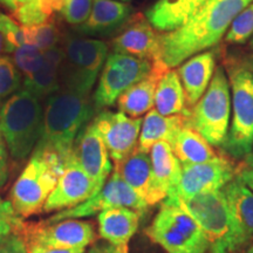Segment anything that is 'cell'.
Returning a JSON list of instances; mask_svg holds the SVG:
<instances>
[{
	"instance_id": "cell-1",
	"label": "cell",
	"mask_w": 253,
	"mask_h": 253,
	"mask_svg": "<svg viewBox=\"0 0 253 253\" xmlns=\"http://www.w3.org/2000/svg\"><path fill=\"white\" fill-rule=\"evenodd\" d=\"M253 0H216L203 6L184 25L161 33L163 62L169 69L216 46L235 18Z\"/></svg>"
},
{
	"instance_id": "cell-2",
	"label": "cell",
	"mask_w": 253,
	"mask_h": 253,
	"mask_svg": "<svg viewBox=\"0 0 253 253\" xmlns=\"http://www.w3.org/2000/svg\"><path fill=\"white\" fill-rule=\"evenodd\" d=\"M94 112L90 95L60 88L47 97L42 134L34 149L53 151L65 161L74 150L78 135L93 118Z\"/></svg>"
},
{
	"instance_id": "cell-3",
	"label": "cell",
	"mask_w": 253,
	"mask_h": 253,
	"mask_svg": "<svg viewBox=\"0 0 253 253\" xmlns=\"http://www.w3.org/2000/svg\"><path fill=\"white\" fill-rule=\"evenodd\" d=\"M43 109L41 101L21 88L0 107V134L12 158L26 160L42 134Z\"/></svg>"
},
{
	"instance_id": "cell-4",
	"label": "cell",
	"mask_w": 253,
	"mask_h": 253,
	"mask_svg": "<svg viewBox=\"0 0 253 253\" xmlns=\"http://www.w3.org/2000/svg\"><path fill=\"white\" fill-rule=\"evenodd\" d=\"M162 203L177 205L197 221L208 240V253H238L242 250L221 190L186 199L167 196Z\"/></svg>"
},
{
	"instance_id": "cell-5",
	"label": "cell",
	"mask_w": 253,
	"mask_h": 253,
	"mask_svg": "<svg viewBox=\"0 0 253 253\" xmlns=\"http://www.w3.org/2000/svg\"><path fill=\"white\" fill-rule=\"evenodd\" d=\"M63 164V158L53 151L33 150L9 196V202L19 216L27 218L43 212L47 199L61 175Z\"/></svg>"
},
{
	"instance_id": "cell-6",
	"label": "cell",
	"mask_w": 253,
	"mask_h": 253,
	"mask_svg": "<svg viewBox=\"0 0 253 253\" xmlns=\"http://www.w3.org/2000/svg\"><path fill=\"white\" fill-rule=\"evenodd\" d=\"M60 86L79 94L90 95L108 58L109 47L99 39L63 34Z\"/></svg>"
},
{
	"instance_id": "cell-7",
	"label": "cell",
	"mask_w": 253,
	"mask_h": 253,
	"mask_svg": "<svg viewBox=\"0 0 253 253\" xmlns=\"http://www.w3.org/2000/svg\"><path fill=\"white\" fill-rule=\"evenodd\" d=\"M231 121L230 82L223 67H217L209 88L192 108H186L185 126L198 132L212 147L221 148Z\"/></svg>"
},
{
	"instance_id": "cell-8",
	"label": "cell",
	"mask_w": 253,
	"mask_h": 253,
	"mask_svg": "<svg viewBox=\"0 0 253 253\" xmlns=\"http://www.w3.org/2000/svg\"><path fill=\"white\" fill-rule=\"evenodd\" d=\"M227 71L232 118L220 149L230 157L244 160L253 153V74L240 66H233Z\"/></svg>"
},
{
	"instance_id": "cell-9",
	"label": "cell",
	"mask_w": 253,
	"mask_h": 253,
	"mask_svg": "<svg viewBox=\"0 0 253 253\" xmlns=\"http://www.w3.org/2000/svg\"><path fill=\"white\" fill-rule=\"evenodd\" d=\"M145 233L167 253L209 252L208 240L197 221L177 205L162 203Z\"/></svg>"
},
{
	"instance_id": "cell-10",
	"label": "cell",
	"mask_w": 253,
	"mask_h": 253,
	"mask_svg": "<svg viewBox=\"0 0 253 253\" xmlns=\"http://www.w3.org/2000/svg\"><path fill=\"white\" fill-rule=\"evenodd\" d=\"M151 69L153 65L147 60L115 52L108 54L93 95L95 112H102L118 102L126 90L149 77Z\"/></svg>"
},
{
	"instance_id": "cell-11",
	"label": "cell",
	"mask_w": 253,
	"mask_h": 253,
	"mask_svg": "<svg viewBox=\"0 0 253 253\" xmlns=\"http://www.w3.org/2000/svg\"><path fill=\"white\" fill-rule=\"evenodd\" d=\"M113 208L131 209L140 213L142 217L147 213L148 208H149L144 199L136 194L134 190L123 181L119 172L114 169L108 181L96 195L87 199L84 203L79 204L78 207L59 211L58 213L53 214L52 217L43 221L55 223V221L65 219H79V218L94 216Z\"/></svg>"
},
{
	"instance_id": "cell-12",
	"label": "cell",
	"mask_w": 253,
	"mask_h": 253,
	"mask_svg": "<svg viewBox=\"0 0 253 253\" xmlns=\"http://www.w3.org/2000/svg\"><path fill=\"white\" fill-rule=\"evenodd\" d=\"M113 52L147 60L155 72L169 71L162 59L161 33L151 26L143 14H132L112 41Z\"/></svg>"
},
{
	"instance_id": "cell-13",
	"label": "cell",
	"mask_w": 253,
	"mask_h": 253,
	"mask_svg": "<svg viewBox=\"0 0 253 253\" xmlns=\"http://www.w3.org/2000/svg\"><path fill=\"white\" fill-rule=\"evenodd\" d=\"M27 245L38 244L52 249H84L95 240L94 227L89 221L65 219L55 223L27 224L20 230Z\"/></svg>"
},
{
	"instance_id": "cell-14",
	"label": "cell",
	"mask_w": 253,
	"mask_h": 253,
	"mask_svg": "<svg viewBox=\"0 0 253 253\" xmlns=\"http://www.w3.org/2000/svg\"><path fill=\"white\" fill-rule=\"evenodd\" d=\"M238 168L224 157L198 164H184L179 181L168 196L186 199L221 190L238 173Z\"/></svg>"
},
{
	"instance_id": "cell-15",
	"label": "cell",
	"mask_w": 253,
	"mask_h": 253,
	"mask_svg": "<svg viewBox=\"0 0 253 253\" xmlns=\"http://www.w3.org/2000/svg\"><path fill=\"white\" fill-rule=\"evenodd\" d=\"M106 144L114 166L121 163L138 145L142 119L129 118L121 112L102 110L91 121Z\"/></svg>"
},
{
	"instance_id": "cell-16",
	"label": "cell",
	"mask_w": 253,
	"mask_h": 253,
	"mask_svg": "<svg viewBox=\"0 0 253 253\" xmlns=\"http://www.w3.org/2000/svg\"><path fill=\"white\" fill-rule=\"evenodd\" d=\"M94 182L80 166L74 150L65 160L54 190L47 199L43 212L62 211L78 207L97 194Z\"/></svg>"
},
{
	"instance_id": "cell-17",
	"label": "cell",
	"mask_w": 253,
	"mask_h": 253,
	"mask_svg": "<svg viewBox=\"0 0 253 253\" xmlns=\"http://www.w3.org/2000/svg\"><path fill=\"white\" fill-rule=\"evenodd\" d=\"M74 154L80 166L94 182L97 191H100L112 175L114 166L106 144L93 122L88 123L78 135Z\"/></svg>"
},
{
	"instance_id": "cell-18",
	"label": "cell",
	"mask_w": 253,
	"mask_h": 253,
	"mask_svg": "<svg viewBox=\"0 0 253 253\" xmlns=\"http://www.w3.org/2000/svg\"><path fill=\"white\" fill-rule=\"evenodd\" d=\"M131 5L118 0H93L89 17L77 28L84 37H107L119 33L132 15Z\"/></svg>"
},
{
	"instance_id": "cell-19",
	"label": "cell",
	"mask_w": 253,
	"mask_h": 253,
	"mask_svg": "<svg viewBox=\"0 0 253 253\" xmlns=\"http://www.w3.org/2000/svg\"><path fill=\"white\" fill-rule=\"evenodd\" d=\"M153 169L150 207L162 203L168 194L175 189L182 172V164L168 142H157L149 151Z\"/></svg>"
},
{
	"instance_id": "cell-20",
	"label": "cell",
	"mask_w": 253,
	"mask_h": 253,
	"mask_svg": "<svg viewBox=\"0 0 253 253\" xmlns=\"http://www.w3.org/2000/svg\"><path fill=\"white\" fill-rule=\"evenodd\" d=\"M221 191L243 249L253 243V191L237 176Z\"/></svg>"
},
{
	"instance_id": "cell-21",
	"label": "cell",
	"mask_w": 253,
	"mask_h": 253,
	"mask_svg": "<svg viewBox=\"0 0 253 253\" xmlns=\"http://www.w3.org/2000/svg\"><path fill=\"white\" fill-rule=\"evenodd\" d=\"M214 71L216 60L210 50L191 56L179 66L177 74L184 90L186 108H192L201 100L212 80Z\"/></svg>"
},
{
	"instance_id": "cell-22",
	"label": "cell",
	"mask_w": 253,
	"mask_h": 253,
	"mask_svg": "<svg viewBox=\"0 0 253 253\" xmlns=\"http://www.w3.org/2000/svg\"><path fill=\"white\" fill-rule=\"evenodd\" d=\"M210 0H157L145 12L155 30L167 33L181 27Z\"/></svg>"
},
{
	"instance_id": "cell-23",
	"label": "cell",
	"mask_w": 253,
	"mask_h": 253,
	"mask_svg": "<svg viewBox=\"0 0 253 253\" xmlns=\"http://www.w3.org/2000/svg\"><path fill=\"white\" fill-rule=\"evenodd\" d=\"M141 214L128 208H113L97 216L99 235L113 245L126 246L140 225Z\"/></svg>"
},
{
	"instance_id": "cell-24",
	"label": "cell",
	"mask_w": 253,
	"mask_h": 253,
	"mask_svg": "<svg viewBox=\"0 0 253 253\" xmlns=\"http://www.w3.org/2000/svg\"><path fill=\"white\" fill-rule=\"evenodd\" d=\"M62 62L61 45L43 52L41 66L30 77L24 78L23 89L30 91L40 101L58 91L60 86V69Z\"/></svg>"
},
{
	"instance_id": "cell-25",
	"label": "cell",
	"mask_w": 253,
	"mask_h": 253,
	"mask_svg": "<svg viewBox=\"0 0 253 253\" xmlns=\"http://www.w3.org/2000/svg\"><path fill=\"white\" fill-rule=\"evenodd\" d=\"M114 170L118 171L123 181L149 205L153 188V169L149 153L140 149L137 145V148L121 163L114 166Z\"/></svg>"
},
{
	"instance_id": "cell-26",
	"label": "cell",
	"mask_w": 253,
	"mask_h": 253,
	"mask_svg": "<svg viewBox=\"0 0 253 253\" xmlns=\"http://www.w3.org/2000/svg\"><path fill=\"white\" fill-rule=\"evenodd\" d=\"M186 109L182 114L164 116L151 109L142 120V126L138 138V148L149 153L151 147L157 142L171 143L177 132L185 126Z\"/></svg>"
},
{
	"instance_id": "cell-27",
	"label": "cell",
	"mask_w": 253,
	"mask_h": 253,
	"mask_svg": "<svg viewBox=\"0 0 253 253\" xmlns=\"http://www.w3.org/2000/svg\"><path fill=\"white\" fill-rule=\"evenodd\" d=\"M163 75L151 69L149 77L137 82L126 90L118 100L119 112L129 118L138 119L149 113L155 106V93L160 79Z\"/></svg>"
},
{
	"instance_id": "cell-28",
	"label": "cell",
	"mask_w": 253,
	"mask_h": 253,
	"mask_svg": "<svg viewBox=\"0 0 253 253\" xmlns=\"http://www.w3.org/2000/svg\"><path fill=\"white\" fill-rule=\"evenodd\" d=\"M170 145L182 166L209 162L219 157L212 145L188 126L177 132Z\"/></svg>"
},
{
	"instance_id": "cell-29",
	"label": "cell",
	"mask_w": 253,
	"mask_h": 253,
	"mask_svg": "<svg viewBox=\"0 0 253 253\" xmlns=\"http://www.w3.org/2000/svg\"><path fill=\"white\" fill-rule=\"evenodd\" d=\"M155 107L156 112L164 116L178 115L186 109L184 90L175 69H169L158 81Z\"/></svg>"
},
{
	"instance_id": "cell-30",
	"label": "cell",
	"mask_w": 253,
	"mask_h": 253,
	"mask_svg": "<svg viewBox=\"0 0 253 253\" xmlns=\"http://www.w3.org/2000/svg\"><path fill=\"white\" fill-rule=\"evenodd\" d=\"M23 28L26 45L36 46L42 52L58 47L62 42L63 34L53 19L36 26H23Z\"/></svg>"
},
{
	"instance_id": "cell-31",
	"label": "cell",
	"mask_w": 253,
	"mask_h": 253,
	"mask_svg": "<svg viewBox=\"0 0 253 253\" xmlns=\"http://www.w3.org/2000/svg\"><path fill=\"white\" fill-rule=\"evenodd\" d=\"M23 74L9 55L0 54V103L23 87Z\"/></svg>"
},
{
	"instance_id": "cell-32",
	"label": "cell",
	"mask_w": 253,
	"mask_h": 253,
	"mask_svg": "<svg viewBox=\"0 0 253 253\" xmlns=\"http://www.w3.org/2000/svg\"><path fill=\"white\" fill-rule=\"evenodd\" d=\"M253 37V1L235 18L225 36V41L232 45H244Z\"/></svg>"
},
{
	"instance_id": "cell-33",
	"label": "cell",
	"mask_w": 253,
	"mask_h": 253,
	"mask_svg": "<svg viewBox=\"0 0 253 253\" xmlns=\"http://www.w3.org/2000/svg\"><path fill=\"white\" fill-rule=\"evenodd\" d=\"M12 59L24 78H26L40 67L43 59V52L33 45H24L14 50Z\"/></svg>"
},
{
	"instance_id": "cell-34",
	"label": "cell",
	"mask_w": 253,
	"mask_h": 253,
	"mask_svg": "<svg viewBox=\"0 0 253 253\" xmlns=\"http://www.w3.org/2000/svg\"><path fill=\"white\" fill-rule=\"evenodd\" d=\"M91 6L93 0H65L61 14L69 25L78 27L89 17Z\"/></svg>"
},
{
	"instance_id": "cell-35",
	"label": "cell",
	"mask_w": 253,
	"mask_h": 253,
	"mask_svg": "<svg viewBox=\"0 0 253 253\" xmlns=\"http://www.w3.org/2000/svg\"><path fill=\"white\" fill-rule=\"evenodd\" d=\"M0 34L13 52L18 47L26 45L23 26L14 18L4 13H0Z\"/></svg>"
},
{
	"instance_id": "cell-36",
	"label": "cell",
	"mask_w": 253,
	"mask_h": 253,
	"mask_svg": "<svg viewBox=\"0 0 253 253\" xmlns=\"http://www.w3.org/2000/svg\"><path fill=\"white\" fill-rule=\"evenodd\" d=\"M24 221L15 212L11 202L5 201L0 196V239L13 232H20Z\"/></svg>"
},
{
	"instance_id": "cell-37",
	"label": "cell",
	"mask_w": 253,
	"mask_h": 253,
	"mask_svg": "<svg viewBox=\"0 0 253 253\" xmlns=\"http://www.w3.org/2000/svg\"><path fill=\"white\" fill-rule=\"evenodd\" d=\"M0 253H28L24 237L19 232H13L0 239Z\"/></svg>"
},
{
	"instance_id": "cell-38",
	"label": "cell",
	"mask_w": 253,
	"mask_h": 253,
	"mask_svg": "<svg viewBox=\"0 0 253 253\" xmlns=\"http://www.w3.org/2000/svg\"><path fill=\"white\" fill-rule=\"evenodd\" d=\"M9 166H8V149L4 138L0 134V186L5 185L8 179Z\"/></svg>"
},
{
	"instance_id": "cell-39",
	"label": "cell",
	"mask_w": 253,
	"mask_h": 253,
	"mask_svg": "<svg viewBox=\"0 0 253 253\" xmlns=\"http://www.w3.org/2000/svg\"><path fill=\"white\" fill-rule=\"evenodd\" d=\"M38 5L47 19H53L55 12H61L65 0H37Z\"/></svg>"
},
{
	"instance_id": "cell-40",
	"label": "cell",
	"mask_w": 253,
	"mask_h": 253,
	"mask_svg": "<svg viewBox=\"0 0 253 253\" xmlns=\"http://www.w3.org/2000/svg\"><path fill=\"white\" fill-rule=\"evenodd\" d=\"M88 253H129L128 245L118 246L110 243H95Z\"/></svg>"
},
{
	"instance_id": "cell-41",
	"label": "cell",
	"mask_w": 253,
	"mask_h": 253,
	"mask_svg": "<svg viewBox=\"0 0 253 253\" xmlns=\"http://www.w3.org/2000/svg\"><path fill=\"white\" fill-rule=\"evenodd\" d=\"M28 253H84V249H69V250H61V249H52L41 246L38 244H30L27 245Z\"/></svg>"
},
{
	"instance_id": "cell-42",
	"label": "cell",
	"mask_w": 253,
	"mask_h": 253,
	"mask_svg": "<svg viewBox=\"0 0 253 253\" xmlns=\"http://www.w3.org/2000/svg\"><path fill=\"white\" fill-rule=\"evenodd\" d=\"M237 177L245 183L249 188H253V169H250V168H240L238 170V173H237Z\"/></svg>"
},
{
	"instance_id": "cell-43",
	"label": "cell",
	"mask_w": 253,
	"mask_h": 253,
	"mask_svg": "<svg viewBox=\"0 0 253 253\" xmlns=\"http://www.w3.org/2000/svg\"><path fill=\"white\" fill-rule=\"evenodd\" d=\"M27 1H31V0H0V2H1L2 5H5L6 7H8L13 12L17 11L20 6L26 4Z\"/></svg>"
},
{
	"instance_id": "cell-44",
	"label": "cell",
	"mask_w": 253,
	"mask_h": 253,
	"mask_svg": "<svg viewBox=\"0 0 253 253\" xmlns=\"http://www.w3.org/2000/svg\"><path fill=\"white\" fill-rule=\"evenodd\" d=\"M1 53H13V49L6 43L4 38H2L1 34H0V54H1Z\"/></svg>"
},
{
	"instance_id": "cell-45",
	"label": "cell",
	"mask_w": 253,
	"mask_h": 253,
	"mask_svg": "<svg viewBox=\"0 0 253 253\" xmlns=\"http://www.w3.org/2000/svg\"><path fill=\"white\" fill-rule=\"evenodd\" d=\"M244 162L246 167L250 168V169H253V153L244 158Z\"/></svg>"
},
{
	"instance_id": "cell-46",
	"label": "cell",
	"mask_w": 253,
	"mask_h": 253,
	"mask_svg": "<svg viewBox=\"0 0 253 253\" xmlns=\"http://www.w3.org/2000/svg\"><path fill=\"white\" fill-rule=\"evenodd\" d=\"M246 68H248L249 71L253 74V54L248 59V62H246Z\"/></svg>"
},
{
	"instance_id": "cell-47",
	"label": "cell",
	"mask_w": 253,
	"mask_h": 253,
	"mask_svg": "<svg viewBox=\"0 0 253 253\" xmlns=\"http://www.w3.org/2000/svg\"><path fill=\"white\" fill-rule=\"evenodd\" d=\"M245 253H253V243H252L251 245L249 246V249L246 250V252H245Z\"/></svg>"
},
{
	"instance_id": "cell-48",
	"label": "cell",
	"mask_w": 253,
	"mask_h": 253,
	"mask_svg": "<svg viewBox=\"0 0 253 253\" xmlns=\"http://www.w3.org/2000/svg\"><path fill=\"white\" fill-rule=\"evenodd\" d=\"M249 47H250V49L253 50V37H252L251 39H250V41H249Z\"/></svg>"
},
{
	"instance_id": "cell-49",
	"label": "cell",
	"mask_w": 253,
	"mask_h": 253,
	"mask_svg": "<svg viewBox=\"0 0 253 253\" xmlns=\"http://www.w3.org/2000/svg\"><path fill=\"white\" fill-rule=\"evenodd\" d=\"M118 1H122V2H130L131 0H118Z\"/></svg>"
},
{
	"instance_id": "cell-50",
	"label": "cell",
	"mask_w": 253,
	"mask_h": 253,
	"mask_svg": "<svg viewBox=\"0 0 253 253\" xmlns=\"http://www.w3.org/2000/svg\"><path fill=\"white\" fill-rule=\"evenodd\" d=\"M210 1H216V0H210ZM210 1H209V2H210Z\"/></svg>"
},
{
	"instance_id": "cell-51",
	"label": "cell",
	"mask_w": 253,
	"mask_h": 253,
	"mask_svg": "<svg viewBox=\"0 0 253 253\" xmlns=\"http://www.w3.org/2000/svg\"><path fill=\"white\" fill-rule=\"evenodd\" d=\"M250 189H251V190H252V191H253V188H250Z\"/></svg>"
}]
</instances>
